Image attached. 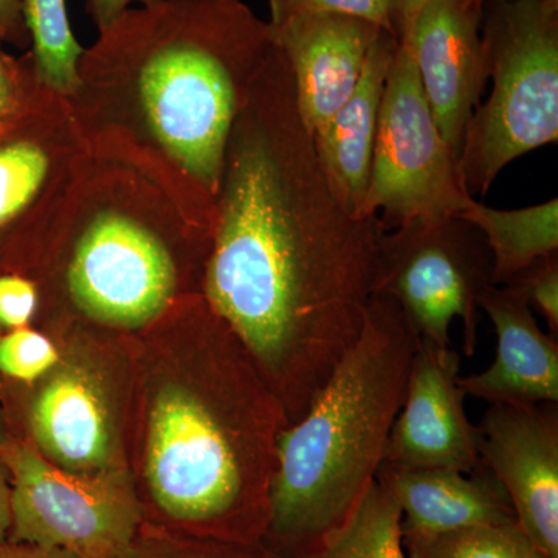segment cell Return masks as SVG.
<instances>
[{
    "label": "cell",
    "instance_id": "obj_1",
    "mask_svg": "<svg viewBox=\"0 0 558 558\" xmlns=\"http://www.w3.org/2000/svg\"><path fill=\"white\" fill-rule=\"evenodd\" d=\"M381 230L337 196L278 44L227 142L202 295L244 344L289 424L365 325Z\"/></svg>",
    "mask_w": 558,
    "mask_h": 558
},
{
    "label": "cell",
    "instance_id": "obj_2",
    "mask_svg": "<svg viewBox=\"0 0 558 558\" xmlns=\"http://www.w3.org/2000/svg\"><path fill=\"white\" fill-rule=\"evenodd\" d=\"M131 473L143 524L186 537L258 542L284 410L204 295L135 336Z\"/></svg>",
    "mask_w": 558,
    "mask_h": 558
},
{
    "label": "cell",
    "instance_id": "obj_3",
    "mask_svg": "<svg viewBox=\"0 0 558 558\" xmlns=\"http://www.w3.org/2000/svg\"><path fill=\"white\" fill-rule=\"evenodd\" d=\"M275 46L242 0L132 7L84 49L70 109L87 143L146 150L216 199L230 132Z\"/></svg>",
    "mask_w": 558,
    "mask_h": 558
},
{
    "label": "cell",
    "instance_id": "obj_4",
    "mask_svg": "<svg viewBox=\"0 0 558 558\" xmlns=\"http://www.w3.org/2000/svg\"><path fill=\"white\" fill-rule=\"evenodd\" d=\"M90 161L32 271L36 328L76 325L137 336L202 295L216 199L146 150L89 143Z\"/></svg>",
    "mask_w": 558,
    "mask_h": 558
},
{
    "label": "cell",
    "instance_id": "obj_5",
    "mask_svg": "<svg viewBox=\"0 0 558 558\" xmlns=\"http://www.w3.org/2000/svg\"><path fill=\"white\" fill-rule=\"evenodd\" d=\"M418 343L391 296L374 293L354 347L299 421L279 433L263 542L290 558L343 526L376 481Z\"/></svg>",
    "mask_w": 558,
    "mask_h": 558
},
{
    "label": "cell",
    "instance_id": "obj_6",
    "mask_svg": "<svg viewBox=\"0 0 558 558\" xmlns=\"http://www.w3.org/2000/svg\"><path fill=\"white\" fill-rule=\"evenodd\" d=\"M46 332L58 362L32 384L0 379L7 433L73 475H132L135 336L76 325Z\"/></svg>",
    "mask_w": 558,
    "mask_h": 558
},
{
    "label": "cell",
    "instance_id": "obj_7",
    "mask_svg": "<svg viewBox=\"0 0 558 558\" xmlns=\"http://www.w3.org/2000/svg\"><path fill=\"white\" fill-rule=\"evenodd\" d=\"M490 95L459 153L462 183L484 196L513 160L558 140V11L543 0L484 3Z\"/></svg>",
    "mask_w": 558,
    "mask_h": 558
},
{
    "label": "cell",
    "instance_id": "obj_8",
    "mask_svg": "<svg viewBox=\"0 0 558 558\" xmlns=\"http://www.w3.org/2000/svg\"><path fill=\"white\" fill-rule=\"evenodd\" d=\"M90 156L69 101L46 87L0 121V275L31 277Z\"/></svg>",
    "mask_w": 558,
    "mask_h": 558
},
{
    "label": "cell",
    "instance_id": "obj_9",
    "mask_svg": "<svg viewBox=\"0 0 558 558\" xmlns=\"http://www.w3.org/2000/svg\"><path fill=\"white\" fill-rule=\"evenodd\" d=\"M488 286L490 250L461 216L411 220L381 233L376 293L396 300L421 340L449 347L451 323L461 319L462 349L475 354Z\"/></svg>",
    "mask_w": 558,
    "mask_h": 558
},
{
    "label": "cell",
    "instance_id": "obj_10",
    "mask_svg": "<svg viewBox=\"0 0 558 558\" xmlns=\"http://www.w3.org/2000/svg\"><path fill=\"white\" fill-rule=\"evenodd\" d=\"M473 199L458 156L433 119L409 40L400 38L381 98L363 215L389 231L411 220L457 216Z\"/></svg>",
    "mask_w": 558,
    "mask_h": 558
},
{
    "label": "cell",
    "instance_id": "obj_11",
    "mask_svg": "<svg viewBox=\"0 0 558 558\" xmlns=\"http://www.w3.org/2000/svg\"><path fill=\"white\" fill-rule=\"evenodd\" d=\"M0 462L10 476L9 542L112 558L143 524L132 475H73L11 436Z\"/></svg>",
    "mask_w": 558,
    "mask_h": 558
},
{
    "label": "cell",
    "instance_id": "obj_12",
    "mask_svg": "<svg viewBox=\"0 0 558 558\" xmlns=\"http://www.w3.org/2000/svg\"><path fill=\"white\" fill-rule=\"evenodd\" d=\"M480 461L508 495L517 526L558 558L557 403L490 405L478 425Z\"/></svg>",
    "mask_w": 558,
    "mask_h": 558
},
{
    "label": "cell",
    "instance_id": "obj_13",
    "mask_svg": "<svg viewBox=\"0 0 558 558\" xmlns=\"http://www.w3.org/2000/svg\"><path fill=\"white\" fill-rule=\"evenodd\" d=\"M457 349L418 339L384 462L403 468L454 469L481 465L478 427L465 413Z\"/></svg>",
    "mask_w": 558,
    "mask_h": 558
},
{
    "label": "cell",
    "instance_id": "obj_14",
    "mask_svg": "<svg viewBox=\"0 0 558 558\" xmlns=\"http://www.w3.org/2000/svg\"><path fill=\"white\" fill-rule=\"evenodd\" d=\"M484 0H428L402 38L409 40L422 90L444 140L459 157L473 110L488 81Z\"/></svg>",
    "mask_w": 558,
    "mask_h": 558
},
{
    "label": "cell",
    "instance_id": "obj_15",
    "mask_svg": "<svg viewBox=\"0 0 558 558\" xmlns=\"http://www.w3.org/2000/svg\"><path fill=\"white\" fill-rule=\"evenodd\" d=\"M270 27L289 65L301 120L315 134L354 92L384 31L339 14H299Z\"/></svg>",
    "mask_w": 558,
    "mask_h": 558
},
{
    "label": "cell",
    "instance_id": "obj_16",
    "mask_svg": "<svg viewBox=\"0 0 558 558\" xmlns=\"http://www.w3.org/2000/svg\"><path fill=\"white\" fill-rule=\"evenodd\" d=\"M497 332V355L481 373L461 377L465 396L488 405L558 403V343L539 329L531 306L508 286H488L480 299Z\"/></svg>",
    "mask_w": 558,
    "mask_h": 558
},
{
    "label": "cell",
    "instance_id": "obj_17",
    "mask_svg": "<svg viewBox=\"0 0 558 558\" xmlns=\"http://www.w3.org/2000/svg\"><path fill=\"white\" fill-rule=\"evenodd\" d=\"M376 481L398 501L402 535L428 537L515 523L505 488L483 464L472 473L381 462Z\"/></svg>",
    "mask_w": 558,
    "mask_h": 558
},
{
    "label": "cell",
    "instance_id": "obj_18",
    "mask_svg": "<svg viewBox=\"0 0 558 558\" xmlns=\"http://www.w3.org/2000/svg\"><path fill=\"white\" fill-rule=\"evenodd\" d=\"M399 38L381 32L371 47L357 86L347 101L315 134V153L339 199L352 213L363 215L368 191L374 143L381 98Z\"/></svg>",
    "mask_w": 558,
    "mask_h": 558
},
{
    "label": "cell",
    "instance_id": "obj_19",
    "mask_svg": "<svg viewBox=\"0 0 558 558\" xmlns=\"http://www.w3.org/2000/svg\"><path fill=\"white\" fill-rule=\"evenodd\" d=\"M458 216L483 234L492 256V284L505 286L535 260L558 253V199L519 209L473 199Z\"/></svg>",
    "mask_w": 558,
    "mask_h": 558
},
{
    "label": "cell",
    "instance_id": "obj_20",
    "mask_svg": "<svg viewBox=\"0 0 558 558\" xmlns=\"http://www.w3.org/2000/svg\"><path fill=\"white\" fill-rule=\"evenodd\" d=\"M290 558H409L398 501L374 481L343 526L314 548Z\"/></svg>",
    "mask_w": 558,
    "mask_h": 558
},
{
    "label": "cell",
    "instance_id": "obj_21",
    "mask_svg": "<svg viewBox=\"0 0 558 558\" xmlns=\"http://www.w3.org/2000/svg\"><path fill=\"white\" fill-rule=\"evenodd\" d=\"M22 14L31 35L36 76L46 89L72 97L78 86V64L84 53L70 25L65 0H22Z\"/></svg>",
    "mask_w": 558,
    "mask_h": 558
},
{
    "label": "cell",
    "instance_id": "obj_22",
    "mask_svg": "<svg viewBox=\"0 0 558 558\" xmlns=\"http://www.w3.org/2000/svg\"><path fill=\"white\" fill-rule=\"evenodd\" d=\"M409 558H546L517 523L475 526L447 534L402 535Z\"/></svg>",
    "mask_w": 558,
    "mask_h": 558
},
{
    "label": "cell",
    "instance_id": "obj_23",
    "mask_svg": "<svg viewBox=\"0 0 558 558\" xmlns=\"http://www.w3.org/2000/svg\"><path fill=\"white\" fill-rule=\"evenodd\" d=\"M112 558H284L258 542L186 537L142 524L130 545Z\"/></svg>",
    "mask_w": 558,
    "mask_h": 558
},
{
    "label": "cell",
    "instance_id": "obj_24",
    "mask_svg": "<svg viewBox=\"0 0 558 558\" xmlns=\"http://www.w3.org/2000/svg\"><path fill=\"white\" fill-rule=\"evenodd\" d=\"M60 359L57 340L31 326L0 333V379L32 384Z\"/></svg>",
    "mask_w": 558,
    "mask_h": 558
},
{
    "label": "cell",
    "instance_id": "obj_25",
    "mask_svg": "<svg viewBox=\"0 0 558 558\" xmlns=\"http://www.w3.org/2000/svg\"><path fill=\"white\" fill-rule=\"evenodd\" d=\"M267 3L270 7V24L299 14H339L373 22L381 31L398 36L395 0H267Z\"/></svg>",
    "mask_w": 558,
    "mask_h": 558
},
{
    "label": "cell",
    "instance_id": "obj_26",
    "mask_svg": "<svg viewBox=\"0 0 558 558\" xmlns=\"http://www.w3.org/2000/svg\"><path fill=\"white\" fill-rule=\"evenodd\" d=\"M505 286L537 310L548 323L549 336L558 339V253L535 260Z\"/></svg>",
    "mask_w": 558,
    "mask_h": 558
},
{
    "label": "cell",
    "instance_id": "obj_27",
    "mask_svg": "<svg viewBox=\"0 0 558 558\" xmlns=\"http://www.w3.org/2000/svg\"><path fill=\"white\" fill-rule=\"evenodd\" d=\"M39 292L28 275H0V333L35 326Z\"/></svg>",
    "mask_w": 558,
    "mask_h": 558
},
{
    "label": "cell",
    "instance_id": "obj_28",
    "mask_svg": "<svg viewBox=\"0 0 558 558\" xmlns=\"http://www.w3.org/2000/svg\"><path fill=\"white\" fill-rule=\"evenodd\" d=\"M0 33V121L9 119L44 87L36 76L31 53L13 58L2 49Z\"/></svg>",
    "mask_w": 558,
    "mask_h": 558
},
{
    "label": "cell",
    "instance_id": "obj_29",
    "mask_svg": "<svg viewBox=\"0 0 558 558\" xmlns=\"http://www.w3.org/2000/svg\"><path fill=\"white\" fill-rule=\"evenodd\" d=\"M0 33L3 40L20 47L31 46V35L22 14V0H0Z\"/></svg>",
    "mask_w": 558,
    "mask_h": 558
},
{
    "label": "cell",
    "instance_id": "obj_30",
    "mask_svg": "<svg viewBox=\"0 0 558 558\" xmlns=\"http://www.w3.org/2000/svg\"><path fill=\"white\" fill-rule=\"evenodd\" d=\"M156 2L159 0H87L86 11L98 32H102L132 7H146Z\"/></svg>",
    "mask_w": 558,
    "mask_h": 558
},
{
    "label": "cell",
    "instance_id": "obj_31",
    "mask_svg": "<svg viewBox=\"0 0 558 558\" xmlns=\"http://www.w3.org/2000/svg\"><path fill=\"white\" fill-rule=\"evenodd\" d=\"M0 558H87L72 550L61 548H44L28 543H0Z\"/></svg>",
    "mask_w": 558,
    "mask_h": 558
},
{
    "label": "cell",
    "instance_id": "obj_32",
    "mask_svg": "<svg viewBox=\"0 0 558 558\" xmlns=\"http://www.w3.org/2000/svg\"><path fill=\"white\" fill-rule=\"evenodd\" d=\"M11 487L5 465L0 462V543L9 539L11 526Z\"/></svg>",
    "mask_w": 558,
    "mask_h": 558
},
{
    "label": "cell",
    "instance_id": "obj_33",
    "mask_svg": "<svg viewBox=\"0 0 558 558\" xmlns=\"http://www.w3.org/2000/svg\"><path fill=\"white\" fill-rule=\"evenodd\" d=\"M428 0H395L396 32L399 39L410 31L414 20Z\"/></svg>",
    "mask_w": 558,
    "mask_h": 558
},
{
    "label": "cell",
    "instance_id": "obj_34",
    "mask_svg": "<svg viewBox=\"0 0 558 558\" xmlns=\"http://www.w3.org/2000/svg\"><path fill=\"white\" fill-rule=\"evenodd\" d=\"M7 438H9V433H7L5 424H3L2 413H0V446L5 442Z\"/></svg>",
    "mask_w": 558,
    "mask_h": 558
},
{
    "label": "cell",
    "instance_id": "obj_35",
    "mask_svg": "<svg viewBox=\"0 0 558 558\" xmlns=\"http://www.w3.org/2000/svg\"><path fill=\"white\" fill-rule=\"evenodd\" d=\"M543 2H545L546 5L549 7V9L558 11V0H543Z\"/></svg>",
    "mask_w": 558,
    "mask_h": 558
},
{
    "label": "cell",
    "instance_id": "obj_36",
    "mask_svg": "<svg viewBox=\"0 0 558 558\" xmlns=\"http://www.w3.org/2000/svg\"><path fill=\"white\" fill-rule=\"evenodd\" d=\"M484 2H494V0H484ZM495 2H505V0H495Z\"/></svg>",
    "mask_w": 558,
    "mask_h": 558
}]
</instances>
